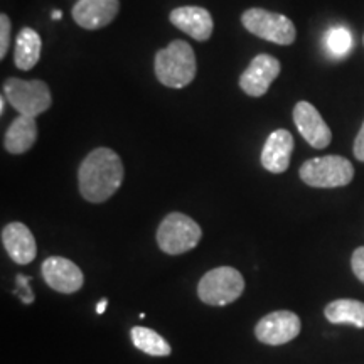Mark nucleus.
I'll use <instances>...</instances> for the list:
<instances>
[{
  "label": "nucleus",
  "instance_id": "obj_1",
  "mask_svg": "<svg viewBox=\"0 0 364 364\" xmlns=\"http://www.w3.org/2000/svg\"><path fill=\"white\" fill-rule=\"evenodd\" d=\"M125 177L122 159L115 150L98 147L90 152L78 169L80 193L88 203H105L120 189Z\"/></svg>",
  "mask_w": 364,
  "mask_h": 364
},
{
  "label": "nucleus",
  "instance_id": "obj_2",
  "mask_svg": "<svg viewBox=\"0 0 364 364\" xmlns=\"http://www.w3.org/2000/svg\"><path fill=\"white\" fill-rule=\"evenodd\" d=\"M154 71L157 80L167 88L181 90L193 83L198 66L191 44L186 41H172L167 48L157 51L154 59Z\"/></svg>",
  "mask_w": 364,
  "mask_h": 364
},
{
  "label": "nucleus",
  "instance_id": "obj_3",
  "mask_svg": "<svg viewBox=\"0 0 364 364\" xmlns=\"http://www.w3.org/2000/svg\"><path fill=\"white\" fill-rule=\"evenodd\" d=\"M299 174L311 188L332 189L348 186L354 177V167L346 157L326 156L309 159L302 164Z\"/></svg>",
  "mask_w": 364,
  "mask_h": 364
},
{
  "label": "nucleus",
  "instance_id": "obj_4",
  "mask_svg": "<svg viewBox=\"0 0 364 364\" xmlns=\"http://www.w3.org/2000/svg\"><path fill=\"white\" fill-rule=\"evenodd\" d=\"M4 97L19 115L36 118L49 110L53 105L49 86L41 80L26 81L19 78H9L2 86Z\"/></svg>",
  "mask_w": 364,
  "mask_h": 364
},
{
  "label": "nucleus",
  "instance_id": "obj_5",
  "mask_svg": "<svg viewBox=\"0 0 364 364\" xmlns=\"http://www.w3.org/2000/svg\"><path fill=\"white\" fill-rule=\"evenodd\" d=\"M245 290L243 275L233 267H220L209 270L199 280L198 295L208 306L223 307L233 304Z\"/></svg>",
  "mask_w": 364,
  "mask_h": 364
},
{
  "label": "nucleus",
  "instance_id": "obj_6",
  "mask_svg": "<svg viewBox=\"0 0 364 364\" xmlns=\"http://www.w3.org/2000/svg\"><path fill=\"white\" fill-rule=\"evenodd\" d=\"M201 226L182 213H171L164 218L157 230V245L167 255H182L198 247Z\"/></svg>",
  "mask_w": 364,
  "mask_h": 364
},
{
  "label": "nucleus",
  "instance_id": "obj_7",
  "mask_svg": "<svg viewBox=\"0 0 364 364\" xmlns=\"http://www.w3.org/2000/svg\"><path fill=\"white\" fill-rule=\"evenodd\" d=\"M241 24L248 33L257 38L270 41L280 46H290L295 43L297 31L294 22L284 14L270 12L265 9H248L241 16Z\"/></svg>",
  "mask_w": 364,
  "mask_h": 364
},
{
  "label": "nucleus",
  "instance_id": "obj_8",
  "mask_svg": "<svg viewBox=\"0 0 364 364\" xmlns=\"http://www.w3.org/2000/svg\"><path fill=\"white\" fill-rule=\"evenodd\" d=\"M302 324L297 314L290 311H277L268 314L255 327V336L263 344L282 346L294 341L300 334Z\"/></svg>",
  "mask_w": 364,
  "mask_h": 364
},
{
  "label": "nucleus",
  "instance_id": "obj_9",
  "mask_svg": "<svg viewBox=\"0 0 364 364\" xmlns=\"http://www.w3.org/2000/svg\"><path fill=\"white\" fill-rule=\"evenodd\" d=\"M280 61L270 54H258L252 59L247 70L240 76V88L248 97L260 98L267 93L268 88L277 76L280 75Z\"/></svg>",
  "mask_w": 364,
  "mask_h": 364
},
{
  "label": "nucleus",
  "instance_id": "obj_10",
  "mask_svg": "<svg viewBox=\"0 0 364 364\" xmlns=\"http://www.w3.org/2000/svg\"><path fill=\"white\" fill-rule=\"evenodd\" d=\"M43 279L53 290L61 294H75L83 287L85 277L78 265L65 257L46 258L43 267Z\"/></svg>",
  "mask_w": 364,
  "mask_h": 364
},
{
  "label": "nucleus",
  "instance_id": "obj_11",
  "mask_svg": "<svg viewBox=\"0 0 364 364\" xmlns=\"http://www.w3.org/2000/svg\"><path fill=\"white\" fill-rule=\"evenodd\" d=\"M294 124L304 140L314 149H326L332 140V132L317 108L309 102H299L294 108Z\"/></svg>",
  "mask_w": 364,
  "mask_h": 364
},
{
  "label": "nucleus",
  "instance_id": "obj_12",
  "mask_svg": "<svg viewBox=\"0 0 364 364\" xmlns=\"http://www.w3.org/2000/svg\"><path fill=\"white\" fill-rule=\"evenodd\" d=\"M120 11L118 0H78L73 6V21L88 31L103 29L115 21Z\"/></svg>",
  "mask_w": 364,
  "mask_h": 364
},
{
  "label": "nucleus",
  "instance_id": "obj_13",
  "mask_svg": "<svg viewBox=\"0 0 364 364\" xmlns=\"http://www.w3.org/2000/svg\"><path fill=\"white\" fill-rule=\"evenodd\" d=\"M294 152V136L289 130L280 129L268 135L262 150V166L272 174H282L289 169Z\"/></svg>",
  "mask_w": 364,
  "mask_h": 364
},
{
  "label": "nucleus",
  "instance_id": "obj_14",
  "mask_svg": "<svg viewBox=\"0 0 364 364\" xmlns=\"http://www.w3.org/2000/svg\"><path fill=\"white\" fill-rule=\"evenodd\" d=\"M169 19L177 29H181L182 33L191 36L196 41H201V43L211 38L213 29H215L211 14L203 7H177L171 12Z\"/></svg>",
  "mask_w": 364,
  "mask_h": 364
},
{
  "label": "nucleus",
  "instance_id": "obj_15",
  "mask_svg": "<svg viewBox=\"0 0 364 364\" xmlns=\"http://www.w3.org/2000/svg\"><path fill=\"white\" fill-rule=\"evenodd\" d=\"M2 243L9 257L19 265H27L38 255L34 235L24 223H9L2 230Z\"/></svg>",
  "mask_w": 364,
  "mask_h": 364
},
{
  "label": "nucleus",
  "instance_id": "obj_16",
  "mask_svg": "<svg viewBox=\"0 0 364 364\" xmlns=\"http://www.w3.org/2000/svg\"><path fill=\"white\" fill-rule=\"evenodd\" d=\"M38 140V125L31 117L19 115L12 122L4 136V145L9 154L19 156L29 150Z\"/></svg>",
  "mask_w": 364,
  "mask_h": 364
},
{
  "label": "nucleus",
  "instance_id": "obj_17",
  "mask_svg": "<svg viewBox=\"0 0 364 364\" xmlns=\"http://www.w3.org/2000/svg\"><path fill=\"white\" fill-rule=\"evenodd\" d=\"M41 49H43V41L41 36L31 27H24L19 31L16 39V66L22 71H29L39 63Z\"/></svg>",
  "mask_w": 364,
  "mask_h": 364
},
{
  "label": "nucleus",
  "instance_id": "obj_18",
  "mask_svg": "<svg viewBox=\"0 0 364 364\" xmlns=\"http://www.w3.org/2000/svg\"><path fill=\"white\" fill-rule=\"evenodd\" d=\"M324 316L331 324H349L364 329V302L359 300H334L326 307Z\"/></svg>",
  "mask_w": 364,
  "mask_h": 364
},
{
  "label": "nucleus",
  "instance_id": "obj_19",
  "mask_svg": "<svg viewBox=\"0 0 364 364\" xmlns=\"http://www.w3.org/2000/svg\"><path fill=\"white\" fill-rule=\"evenodd\" d=\"M130 338L139 351L150 354V356H169L172 353L169 343L161 334H157L156 331L149 329V327H134L130 331Z\"/></svg>",
  "mask_w": 364,
  "mask_h": 364
},
{
  "label": "nucleus",
  "instance_id": "obj_20",
  "mask_svg": "<svg viewBox=\"0 0 364 364\" xmlns=\"http://www.w3.org/2000/svg\"><path fill=\"white\" fill-rule=\"evenodd\" d=\"M326 46L334 58H344L353 48V36L346 27H332L326 34Z\"/></svg>",
  "mask_w": 364,
  "mask_h": 364
},
{
  "label": "nucleus",
  "instance_id": "obj_21",
  "mask_svg": "<svg viewBox=\"0 0 364 364\" xmlns=\"http://www.w3.org/2000/svg\"><path fill=\"white\" fill-rule=\"evenodd\" d=\"M9 44H11V19L7 14L0 16V59L6 58Z\"/></svg>",
  "mask_w": 364,
  "mask_h": 364
},
{
  "label": "nucleus",
  "instance_id": "obj_22",
  "mask_svg": "<svg viewBox=\"0 0 364 364\" xmlns=\"http://www.w3.org/2000/svg\"><path fill=\"white\" fill-rule=\"evenodd\" d=\"M16 280H17V287H19V289L14 290V294H19V297L24 304L34 302V294H33V290H31V287H29V280H31L29 277L17 275Z\"/></svg>",
  "mask_w": 364,
  "mask_h": 364
},
{
  "label": "nucleus",
  "instance_id": "obj_23",
  "mask_svg": "<svg viewBox=\"0 0 364 364\" xmlns=\"http://www.w3.org/2000/svg\"><path fill=\"white\" fill-rule=\"evenodd\" d=\"M351 267L354 275L359 282L364 284V247H359L358 250H354L353 258H351Z\"/></svg>",
  "mask_w": 364,
  "mask_h": 364
},
{
  "label": "nucleus",
  "instance_id": "obj_24",
  "mask_svg": "<svg viewBox=\"0 0 364 364\" xmlns=\"http://www.w3.org/2000/svg\"><path fill=\"white\" fill-rule=\"evenodd\" d=\"M353 152H354V157H356L359 162H364V122H363L361 130L358 132L356 140H354Z\"/></svg>",
  "mask_w": 364,
  "mask_h": 364
},
{
  "label": "nucleus",
  "instance_id": "obj_25",
  "mask_svg": "<svg viewBox=\"0 0 364 364\" xmlns=\"http://www.w3.org/2000/svg\"><path fill=\"white\" fill-rule=\"evenodd\" d=\"M107 306H108V300L107 299H102V302H100L98 306H97V312L100 314V316H102V314L107 311Z\"/></svg>",
  "mask_w": 364,
  "mask_h": 364
},
{
  "label": "nucleus",
  "instance_id": "obj_26",
  "mask_svg": "<svg viewBox=\"0 0 364 364\" xmlns=\"http://www.w3.org/2000/svg\"><path fill=\"white\" fill-rule=\"evenodd\" d=\"M61 17H63V12H59V11H54V12H53V19H54V21L61 19Z\"/></svg>",
  "mask_w": 364,
  "mask_h": 364
},
{
  "label": "nucleus",
  "instance_id": "obj_27",
  "mask_svg": "<svg viewBox=\"0 0 364 364\" xmlns=\"http://www.w3.org/2000/svg\"><path fill=\"white\" fill-rule=\"evenodd\" d=\"M363 43H364V38H363Z\"/></svg>",
  "mask_w": 364,
  "mask_h": 364
}]
</instances>
